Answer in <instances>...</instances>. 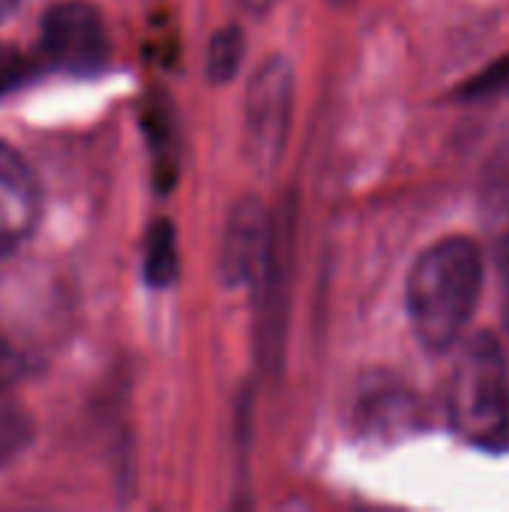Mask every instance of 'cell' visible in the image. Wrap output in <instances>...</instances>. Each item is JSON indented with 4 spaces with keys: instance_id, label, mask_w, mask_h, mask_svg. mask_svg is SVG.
<instances>
[{
    "instance_id": "6da1fadb",
    "label": "cell",
    "mask_w": 509,
    "mask_h": 512,
    "mask_svg": "<svg viewBox=\"0 0 509 512\" xmlns=\"http://www.w3.org/2000/svg\"><path fill=\"white\" fill-rule=\"evenodd\" d=\"M486 282L483 249L468 234L432 243L411 267L405 306L417 342L429 354H450L477 315Z\"/></svg>"
},
{
    "instance_id": "7a4b0ae2",
    "label": "cell",
    "mask_w": 509,
    "mask_h": 512,
    "mask_svg": "<svg viewBox=\"0 0 509 512\" xmlns=\"http://www.w3.org/2000/svg\"><path fill=\"white\" fill-rule=\"evenodd\" d=\"M447 384V417L453 432L483 450H509V360L492 333L465 336Z\"/></svg>"
},
{
    "instance_id": "3957f363",
    "label": "cell",
    "mask_w": 509,
    "mask_h": 512,
    "mask_svg": "<svg viewBox=\"0 0 509 512\" xmlns=\"http://www.w3.org/2000/svg\"><path fill=\"white\" fill-rule=\"evenodd\" d=\"M111 42L93 3L60 0L42 18V57L51 69L90 78L105 69Z\"/></svg>"
},
{
    "instance_id": "277c9868",
    "label": "cell",
    "mask_w": 509,
    "mask_h": 512,
    "mask_svg": "<svg viewBox=\"0 0 509 512\" xmlns=\"http://www.w3.org/2000/svg\"><path fill=\"white\" fill-rule=\"evenodd\" d=\"M294 72L285 57L267 60L246 93V147L258 168H276L291 126Z\"/></svg>"
},
{
    "instance_id": "5b68a950",
    "label": "cell",
    "mask_w": 509,
    "mask_h": 512,
    "mask_svg": "<svg viewBox=\"0 0 509 512\" xmlns=\"http://www.w3.org/2000/svg\"><path fill=\"white\" fill-rule=\"evenodd\" d=\"M270 246V213L258 198H246L234 207L225 240L219 273L228 285H255Z\"/></svg>"
},
{
    "instance_id": "8992f818",
    "label": "cell",
    "mask_w": 509,
    "mask_h": 512,
    "mask_svg": "<svg viewBox=\"0 0 509 512\" xmlns=\"http://www.w3.org/2000/svg\"><path fill=\"white\" fill-rule=\"evenodd\" d=\"M42 195L30 165L0 144V258L12 255L39 222Z\"/></svg>"
},
{
    "instance_id": "52a82bcc",
    "label": "cell",
    "mask_w": 509,
    "mask_h": 512,
    "mask_svg": "<svg viewBox=\"0 0 509 512\" xmlns=\"http://www.w3.org/2000/svg\"><path fill=\"white\" fill-rule=\"evenodd\" d=\"M414 420V396L393 381H375L363 390L357 405V423L366 435H396Z\"/></svg>"
},
{
    "instance_id": "ba28073f",
    "label": "cell",
    "mask_w": 509,
    "mask_h": 512,
    "mask_svg": "<svg viewBox=\"0 0 509 512\" xmlns=\"http://www.w3.org/2000/svg\"><path fill=\"white\" fill-rule=\"evenodd\" d=\"M144 276L156 288H165L177 279V237H174V225L165 219H159L147 234Z\"/></svg>"
},
{
    "instance_id": "9c48e42d",
    "label": "cell",
    "mask_w": 509,
    "mask_h": 512,
    "mask_svg": "<svg viewBox=\"0 0 509 512\" xmlns=\"http://www.w3.org/2000/svg\"><path fill=\"white\" fill-rule=\"evenodd\" d=\"M483 204L498 216H509V135L495 144L483 168Z\"/></svg>"
},
{
    "instance_id": "30bf717a",
    "label": "cell",
    "mask_w": 509,
    "mask_h": 512,
    "mask_svg": "<svg viewBox=\"0 0 509 512\" xmlns=\"http://www.w3.org/2000/svg\"><path fill=\"white\" fill-rule=\"evenodd\" d=\"M243 33L237 27H225L213 36L210 42V54H207V75L210 81L216 84H228L237 69H240V60H243Z\"/></svg>"
},
{
    "instance_id": "8fae6325",
    "label": "cell",
    "mask_w": 509,
    "mask_h": 512,
    "mask_svg": "<svg viewBox=\"0 0 509 512\" xmlns=\"http://www.w3.org/2000/svg\"><path fill=\"white\" fill-rule=\"evenodd\" d=\"M504 90H509V54L498 57L495 63H489V66L480 69L477 75H471V78L456 90V96L474 102V99L498 96V93H504Z\"/></svg>"
},
{
    "instance_id": "7c38bea8",
    "label": "cell",
    "mask_w": 509,
    "mask_h": 512,
    "mask_svg": "<svg viewBox=\"0 0 509 512\" xmlns=\"http://www.w3.org/2000/svg\"><path fill=\"white\" fill-rule=\"evenodd\" d=\"M33 369V363L15 348V342L0 330V390L18 384L27 372Z\"/></svg>"
},
{
    "instance_id": "4fadbf2b",
    "label": "cell",
    "mask_w": 509,
    "mask_h": 512,
    "mask_svg": "<svg viewBox=\"0 0 509 512\" xmlns=\"http://www.w3.org/2000/svg\"><path fill=\"white\" fill-rule=\"evenodd\" d=\"M492 261H495V273H498V294H501V324H504V333L509 339V228L498 237L495 243V252H492Z\"/></svg>"
},
{
    "instance_id": "5bb4252c",
    "label": "cell",
    "mask_w": 509,
    "mask_h": 512,
    "mask_svg": "<svg viewBox=\"0 0 509 512\" xmlns=\"http://www.w3.org/2000/svg\"><path fill=\"white\" fill-rule=\"evenodd\" d=\"M27 75H30V63L24 60V54L0 42V96L15 90Z\"/></svg>"
},
{
    "instance_id": "9a60e30c",
    "label": "cell",
    "mask_w": 509,
    "mask_h": 512,
    "mask_svg": "<svg viewBox=\"0 0 509 512\" xmlns=\"http://www.w3.org/2000/svg\"><path fill=\"white\" fill-rule=\"evenodd\" d=\"M15 3H18V0H0V21L12 15V9H15Z\"/></svg>"
},
{
    "instance_id": "2e32d148",
    "label": "cell",
    "mask_w": 509,
    "mask_h": 512,
    "mask_svg": "<svg viewBox=\"0 0 509 512\" xmlns=\"http://www.w3.org/2000/svg\"><path fill=\"white\" fill-rule=\"evenodd\" d=\"M249 3H252V6H267L270 0H249Z\"/></svg>"
},
{
    "instance_id": "e0dca14e",
    "label": "cell",
    "mask_w": 509,
    "mask_h": 512,
    "mask_svg": "<svg viewBox=\"0 0 509 512\" xmlns=\"http://www.w3.org/2000/svg\"><path fill=\"white\" fill-rule=\"evenodd\" d=\"M330 3H336V6H345V3H351V0H330Z\"/></svg>"
}]
</instances>
